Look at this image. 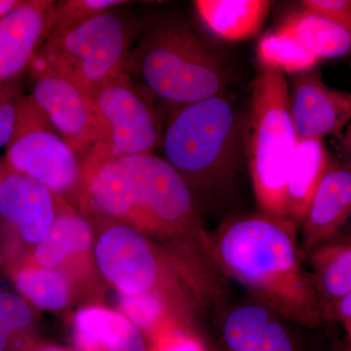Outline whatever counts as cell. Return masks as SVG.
Here are the masks:
<instances>
[{
  "label": "cell",
  "mask_w": 351,
  "mask_h": 351,
  "mask_svg": "<svg viewBox=\"0 0 351 351\" xmlns=\"http://www.w3.org/2000/svg\"><path fill=\"white\" fill-rule=\"evenodd\" d=\"M126 3L121 0H69L54 2L51 9L44 38L50 32L60 31L93 17L97 14L112 10L120 4Z\"/></svg>",
  "instance_id": "25"
},
{
  "label": "cell",
  "mask_w": 351,
  "mask_h": 351,
  "mask_svg": "<svg viewBox=\"0 0 351 351\" xmlns=\"http://www.w3.org/2000/svg\"><path fill=\"white\" fill-rule=\"evenodd\" d=\"M133 29L112 10L48 34L29 68L66 78L91 96L122 73H129Z\"/></svg>",
  "instance_id": "6"
},
{
  "label": "cell",
  "mask_w": 351,
  "mask_h": 351,
  "mask_svg": "<svg viewBox=\"0 0 351 351\" xmlns=\"http://www.w3.org/2000/svg\"><path fill=\"white\" fill-rule=\"evenodd\" d=\"M95 258L103 276L121 294L149 293L164 301V290L171 285L193 297L205 309L195 293L167 282L169 276L163 258L147 235L134 226L122 223L106 230L95 247Z\"/></svg>",
  "instance_id": "9"
},
{
  "label": "cell",
  "mask_w": 351,
  "mask_h": 351,
  "mask_svg": "<svg viewBox=\"0 0 351 351\" xmlns=\"http://www.w3.org/2000/svg\"><path fill=\"white\" fill-rule=\"evenodd\" d=\"M19 0H0V20L5 18L20 4Z\"/></svg>",
  "instance_id": "31"
},
{
  "label": "cell",
  "mask_w": 351,
  "mask_h": 351,
  "mask_svg": "<svg viewBox=\"0 0 351 351\" xmlns=\"http://www.w3.org/2000/svg\"><path fill=\"white\" fill-rule=\"evenodd\" d=\"M120 308L124 316L141 332L156 328L165 311V302L154 294H121Z\"/></svg>",
  "instance_id": "27"
},
{
  "label": "cell",
  "mask_w": 351,
  "mask_h": 351,
  "mask_svg": "<svg viewBox=\"0 0 351 351\" xmlns=\"http://www.w3.org/2000/svg\"><path fill=\"white\" fill-rule=\"evenodd\" d=\"M6 173L7 170L6 172H2V171H0V188H1L2 182H3L4 177H5Z\"/></svg>",
  "instance_id": "33"
},
{
  "label": "cell",
  "mask_w": 351,
  "mask_h": 351,
  "mask_svg": "<svg viewBox=\"0 0 351 351\" xmlns=\"http://www.w3.org/2000/svg\"><path fill=\"white\" fill-rule=\"evenodd\" d=\"M135 191L134 228L166 240L168 255L213 304L223 302L228 277L211 235L184 178L166 159L152 154L120 156Z\"/></svg>",
  "instance_id": "2"
},
{
  "label": "cell",
  "mask_w": 351,
  "mask_h": 351,
  "mask_svg": "<svg viewBox=\"0 0 351 351\" xmlns=\"http://www.w3.org/2000/svg\"><path fill=\"white\" fill-rule=\"evenodd\" d=\"M112 157L152 154L160 129L151 101L135 86L129 73L105 83L91 95Z\"/></svg>",
  "instance_id": "10"
},
{
  "label": "cell",
  "mask_w": 351,
  "mask_h": 351,
  "mask_svg": "<svg viewBox=\"0 0 351 351\" xmlns=\"http://www.w3.org/2000/svg\"><path fill=\"white\" fill-rule=\"evenodd\" d=\"M88 193L98 209L112 218L135 226V191L128 171L119 157H103L83 164Z\"/></svg>",
  "instance_id": "18"
},
{
  "label": "cell",
  "mask_w": 351,
  "mask_h": 351,
  "mask_svg": "<svg viewBox=\"0 0 351 351\" xmlns=\"http://www.w3.org/2000/svg\"><path fill=\"white\" fill-rule=\"evenodd\" d=\"M294 325L251 295L219 316L223 351H306Z\"/></svg>",
  "instance_id": "11"
},
{
  "label": "cell",
  "mask_w": 351,
  "mask_h": 351,
  "mask_svg": "<svg viewBox=\"0 0 351 351\" xmlns=\"http://www.w3.org/2000/svg\"><path fill=\"white\" fill-rule=\"evenodd\" d=\"M24 98L20 80L0 86V147H7L12 138Z\"/></svg>",
  "instance_id": "28"
},
{
  "label": "cell",
  "mask_w": 351,
  "mask_h": 351,
  "mask_svg": "<svg viewBox=\"0 0 351 351\" xmlns=\"http://www.w3.org/2000/svg\"><path fill=\"white\" fill-rule=\"evenodd\" d=\"M38 351H66L62 350V348H57V346H44V348H40Z\"/></svg>",
  "instance_id": "32"
},
{
  "label": "cell",
  "mask_w": 351,
  "mask_h": 351,
  "mask_svg": "<svg viewBox=\"0 0 351 351\" xmlns=\"http://www.w3.org/2000/svg\"><path fill=\"white\" fill-rule=\"evenodd\" d=\"M293 75L289 110L297 142L343 130L351 117L350 94L328 86L315 69Z\"/></svg>",
  "instance_id": "12"
},
{
  "label": "cell",
  "mask_w": 351,
  "mask_h": 351,
  "mask_svg": "<svg viewBox=\"0 0 351 351\" xmlns=\"http://www.w3.org/2000/svg\"><path fill=\"white\" fill-rule=\"evenodd\" d=\"M324 138L298 141L287 181L286 218L301 230L309 205L329 164Z\"/></svg>",
  "instance_id": "19"
},
{
  "label": "cell",
  "mask_w": 351,
  "mask_h": 351,
  "mask_svg": "<svg viewBox=\"0 0 351 351\" xmlns=\"http://www.w3.org/2000/svg\"><path fill=\"white\" fill-rule=\"evenodd\" d=\"M211 237L226 277L243 285L252 298L298 326L322 325L298 230L290 221L262 212L235 216Z\"/></svg>",
  "instance_id": "1"
},
{
  "label": "cell",
  "mask_w": 351,
  "mask_h": 351,
  "mask_svg": "<svg viewBox=\"0 0 351 351\" xmlns=\"http://www.w3.org/2000/svg\"><path fill=\"white\" fill-rule=\"evenodd\" d=\"M193 3L210 31L232 41L255 36L270 8L265 0H197Z\"/></svg>",
  "instance_id": "20"
},
{
  "label": "cell",
  "mask_w": 351,
  "mask_h": 351,
  "mask_svg": "<svg viewBox=\"0 0 351 351\" xmlns=\"http://www.w3.org/2000/svg\"><path fill=\"white\" fill-rule=\"evenodd\" d=\"M32 320L31 308L20 295L0 291V351H13L14 338Z\"/></svg>",
  "instance_id": "26"
},
{
  "label": "cell",
  "mask_w": 351,
  "mask_h": 351,
  "mask_svg": "<svg viewBox=\"0 0 351 351\" xmlns=\"http://www.w3.org/2000/svg\"><path fill=\"white\" fill-rule=\"evenodd\" d=\"M73 339L80 351H147L143 332L121 313L105 307L76 314Z\"/></svg>",
  "instance_id": "17"
},
{
  "label": "cell",
  "mask_w": 351,
  "mask_h": 351,
  "mask_svg": "<svg viewBox=\"0 0 351 351\" xmlns=\"http://www.w3.org/2000/svg\"><path fill=\"white\" fill-rule=\"evenodd\" d=\"M257 52L260 64L290 75L313 69L320 61L297 39L277 29L261 39Z\"/></svg>",
  "instance_id": "24"
},
{
  "label": "cell",
  "mask_w": 351,
  "mask_h": 351,
  "mask_svg": "<svg viewBox=\"0 0 351 351\" xmlns=\"http://www.w3.org/2000/svg\"><path fill=\"white\" fill-rule=\"evenodd\" d=\"M277 31L297 39L318 59H336L351 47V32L304 9L284 21Z\"/></svg>",
  "instance_id": "21"
},
{
  "label": "cell",
  "mask_w": 351,
  "mask_h": 351,
  "mask_svg": "<svg viewBox=\"0 0 351 351\" xmlns=\"http://www.w3.org/2000/svg\"><path fill=\"white\" fill-rule=\"evenodd\" d=\"M91 243L89 223L78 215L64 213L55 217L34 255L40 267L54 269L73 252L87 251Z\"/></svg>",
  "instance_id": "22"
},
{
  "label": "cell",
  "mask_w": 351,
  "mask_h": 351,
  "mask_svg": "<svg viewBox=\"0 0 351 351\" xmlns=\"http://www.w3.org/2000/svg\"><path fill=\"white\" fill-rule=\"evenodd\" d=\"M304 263L311 267V282L326 320L335 304L351 294V239L350 233H339L309 251Z\"/></svg>",
  "instance_id": "16"
},
{
  "label": "cell",
  "mask_w": 351,
  "mask_h": 351,
  "mask_svg": "<svg viewBox=\"0 0 351 351\" xmlns=\"http://www.w3.org/2000/svg\"><path fill=\"white\" fill-rule=\"evenodd\" d=\"M7 172L38 182L51 193L73 191L83 176L80 157L51 128L29 96L21 104L17 122L7 145Z\"/></svg>",
  "instance_id": "7"
},
{
  "label": "cell",
  "mask_w": 351,
  "mask_h": 351,
  "mask_svg": "<svg viewBox=\"0 0 351 351\" xmlns=\"http://www.w3.org/2000/svg\"><path fill=\"white\" fill-rule=\"evenodd\" d=\"M54 1L27 0L0 20V86L19 80L43 43Z\"/></svg>",
  "instance_id": "14"
},
{
  "label": "cell",
  "mask_w": 351,
  "mask_h": 351,
  "mask_svg": "<svg viewBox=\"0 0 351 351\" xmlns=\"http://www.w3.org/2000/svg\"><path fill=\"white\" fill-rule=\"evenodd\" d=\"M302 6L306 10L351 32V1L350 0H304Z\"/></svg>",
  "instance_id": "29"
},
{
  "label": "cell",
  "mask_w": 351,
  "mask_h": 351,
  "mask_svg": "<svg viewBox=\"0 0 351 351\" xmlns=\"http://www.w3.org/2000/svg\"><path fill=\"white\" fill-rule=\"evenodd\" d=\"M21 294L45 311L63 308L69 302V287L61 274L48 267H25L14 276Z\"/></svg>",
  "instance_id": "23"
},
{
  "label": "cell",
  "mask_w": 351,
  "mask_h": 351,
  "mask_svg": "<svg viewBox=\"0 0 351 351\" xmlns=\"http://www.w3.org/2000/svg\"><path fill=\"white\" fill-rule=\"evenodd\" d=\"M252 90L244 147L254 193L260 212L287 219L288 176L297 147L288 82L282 71L260 64Z\"/></svg>",
  "instance_id": "5"
},
{
  "label": "cell",
  "mask_w": 351,
  "mask_h": 351,
  "mask_svg": "<svg viewBox=\"0 0 351 351\" xmlns=\"http://www.w3.org/2000/svg\"><path fill=\"white\" fill-rule=\"evenodd\" d=\"M350 213V164L330 159L300 230V250L304 260L309 251L343 232Z\"/></svg>",
  "instance_id": "13"
},
{
  "label": "cell",
  "mask_w": 351,
  "mask_h": 351,
  "mask_svg": "<svg viewBox=\"0 0 351 351\" xmlns=\"http://www.w3.org/2000/svg\"><path fill=\"white\" fill-rule=\"evenodd\" d=\"M29 98L83 164L110 157L105 130L91 96L66 78L27 68Z\"/></svg>",
  "instance_id": "8"
},
{
  "label": "cell",
  "mask_w": 351,
  "mask_h": 351,
  "mask_svg": "<svg viewBox=\"0 0 351 351\" xmlns=\"http://www.w3.org/2000/svg\"><path fill=\"white\" fill-rule=\"evenodd\" d=\"M245 124L225 95L177 106L171 113L163 135L165 159L188 184L201 215L237 186Z\"/></svg>",
  "instance_id": "3"
},
{
  "label": "cell",
  "mask_w": 351,
  "mask_h": 351,
  "mask_svg": "<svg viewBox=\"0 0 351 351\" xmlns=\"http://www.w3.org/2000/svg\"><path fill=\"white\" fill-rule=\"evenodd\" d=\"M154 351H209L206 343L191 330L182 329L161 337Z\"/></svg>",
  "instance_id": "30"
},
{
  "label": "cell",
  "mask_w": 351,
  "mask_h": 351,
  "mask_svg": "<svg viewBox=\"0 0 351 351\" xmlns=\"http://www.w3.org/2000/svg\"><path fill=\"white\" fill-rule=\"evenodd\" d=\"M149 92L175 106L223 96L228 86L225 60L218 49L182 22L157 23L131 53L128 71Z\"/></svg>",
  "instance_id": "4"
},
{
  "label": "cell",
  "mask_w": 351,
  "mask_h": 351,
  "mask_svg": "<svg viewBox=\"0 0 351 351\" xmlns=\"http://www.w3.org/2000/svg\"><path fill=\"white\" fill-rule=\"evenodd\" d=\"M0 217L25 241L38 244L56 217L52 193L32 178L7 172L0 188Z\"/></svg>",
  "instance_id": "15"
}]
</instances>
